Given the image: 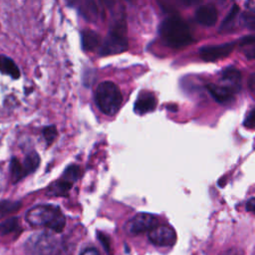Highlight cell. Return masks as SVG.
<instances>
[{
	"label": "cell",
	"instance_id": "obj_1",
	"mask_svg": "<svg viewBox=\"0 0 255 255\" xmlns=\"http://www.w3.org/2000/svg\"><path fill=\"white\" fill-rule=\"evenodd\" d=\"M159 34L164 44L170 48H183L193 41L188 25L176 15L168 16L162 21L159 27Z\"/></svg>",
	"mask_w": 255,
	"mask_h": 255
},
{
	"label": "cell",
	"instance_id": "obj_2",
	"mask_svg": "<svg viewBox=\"0 0 255 255\" xmlns=\"http://www.w3.org/2000/svg\"><path fill=\"white\" fill-rule=\"evenodd\" d=\"M27 221L33 226H44L54 232H62L66 219L61 210L53 205H37L31 208L26 214Z\"/></svg>",
	"mask_w": 255,
	"mask_h": 255
},
{
	"label": "cell",
	"instance_id": "obj_3",
	"mask_svg": "<svg viewBox=\"0 0 255 255\" xmlns=\"http://www.w3.org/2000/svg\"><path fill=\"white\" fill-rule=\"evenodd\" d=\"M127 24L125 17H121L113 22L109 33L105 38L100 48L101 56L117 55L125 52L128 49Z\"/></svg>",
	"mask_w": 255,
	"mask_h": 255
},
{
	"label": "cell",
	"instance_id": "obj_4",
	"mask_svg": "<svg viewBox=\"0 0 255 255\" xmlns=\"http://www.w3.org/2000/svg\"><path fill=\"white\" fill-rule=\"evenodd\" d=\"M95 100L98 108L105 115L114 116L121 108L123 96L115 83L105 81L98 85L95 93Z\"/></svg>",
	"mask_w": 255,
	"mask_h": 255
},
{
	"label": "cell",
	"instance_id": "obj_5",
	"mask_svg": "<svg viewBox=\"0 0 255 255\" xmlns=\"http://www.w3.org/2000/svg\"><path fill=\"white\" fill-rule=\"evenodd\" d=\"M26 248L33 255H58L62 243L56 235L42 232L32 235L26 242Z\"/></svg>",
	"mask_w": 255,
	"mask_h": 255
},
{
	"label": "cell",
	"instance_id": "obj_6",
	"mask_svg": "<svg viewBox=\"0 0 255 255\" xmlns=\"http://www.w3.org/2000/svg\"><path fill=\"white\" fill-rule=\"evenodd\" d=\"M148 239L152 244L156 246H171L176 241V233L174 229L169 225H155L149 230Z\"/></svg>",
	"mask_w": 255,
	"mask_h": 255
},
{
	"label": "cell",
	"instance_id": "obj_7",
	"mask_svg": "<svg viewBox=\"0 0 255 255\" xmlns=\"http://www.w3.org/2000/svg\"><path fill=\"white\" fill-rule=\"evenodd\" d=\"M235 45V42H228L218 45L204 46L199 50V55L205 62H215L226 58L234 50Z\"/></svg>",
	"mask_w": 255,
	"mask_h": 255
},
{
	"label": "cell",
	"instance_id": "obj_8",
	"mask_svg": "<svg viewBox=\"0 0 255 255\" xmlns=\"http://www.w3.org/2000/svg\"><path fill=\"white\" fill-rule=\"evenodd\" d=\"M157 223V218L149 213H138L133 216L126 226L128 233L137 235L150 230Z\"/></svg>",
	"mask_w": 255,
	"mask_h": 255
},
{
	"label": "cell",
	"instance_id": "obj_9",
	"mask_svg": "<svg viewBox=\"0 0 255 255\" xmlns=\"http://www.w3.org/2000/svg\"><path fill=\"white\" fill-rule=\"evenodd\" d=\"M218 19V12L212 4H205L199 6L195 11V20L202 26L211 27Z\"/></svg>",
	"mask_w": 255,
	"mask_h": 255
},
{
	"label": "cell",
	"instance_id": "obj_10",
	"mask_svg": "<svg viewBox=\"0 0 255 255\" xmlns=\"http://www.w3.org/2000/svg\"><path fill=\"white\" fill-rule=\"evenodd\" d=\"M220 82L221 85L236 93L241 87V73L234 67H228L221 72Z\"/></svg>",
	"mask_w": 255,
	"mask_h": 255
},
{
	"label": "cell",
	"instance_id": "obj_11",
	"mask_svg": "<svg viewBox=\"0 0 255 255\" xmlns=\"http://www.w3.org/2000/svg\"><path fill=\"white\" fill-rule=\"evenodd\" d=\"M156 107V99L152 93L142 92L138 95L134 103V111L139 114H146L153 111Z\"/></svg>",
	"mask_w": 255,
	"mask_h": 255
},
{
	"label": "cell",
	"instance_id": "obj_12",
	"mask_svg": "<svg viewBox=\"0 0 255 255\" xmlns=\"http://www.w3.org/2000/svg\"><path fill=\"white\" fill-rule=\"evenodd\" d=\"M76 6L79 8L80 14L90 22H95L98 18L99 11L96 0H78Z\"/></svg>",
	"mask_w": 255,
	"mask_h": 255
},
{
	"label": "cell",
	"instance_id": "obj_13",
	"mask_svg": "<svg viewBox=\"0 0 255 255\" xmlns=\"http://www.w3.org/2000/svg\"><path fill=\"white\" fill-rule=\"evenodd\" d=\"M101 43L100 35L91 29H85L81 33V45L84 51H94Z\"/></svg>",
	"mask_w": 255,
	"mask_h": 255
},
{
	"label": "cell",
	"instance_id": "obj_14",
	"mask_svg": "<svg viewBox=\"0 0 255 255\" xmlns=\"http://www.w3.org/2000/svg\"><path fill=\"white\" fill-rule=\"evenodd\" d=\"M207 91L212 96V98L217 101L218 103H226L230 101L233 97V92L223 85H215V84H208L206 86Z\"/></svg>",
	"mask_w": 255,
	"mask_h": 255
},
{
	"label": "cell",
	"instance_id": "obj_15",
	"mask_svg": "<svg viewBox=\"0 0 255 255\" xmlns=\"http://www.w3.org/2000/svg\"><path fill=\"white\" fill-rule=\"evenodd\" d=\"M0 71L13 79H18L20 77V71L14 61L3 55H0Z\"/></svg>",
	"mask_w": 255,
	"mask_h": 255
},
{
	"label": "cell",
	"instance_id": "obj_16",
	"mask_svg": "<svg viewBox=\"0 0 255 255\" xmlns=\"http://www.w3.org/2000/svg\"><path fill=\"white\" fill-rule=\"evenodd\" d=\"M39 163H40V158H39V155L37 154V152L32 151V152L28 153L24 159V162L21 163L24 175L26 176L27 174L36 170V168L39 166Z\"/></svg>",
	"mask_w": 255,
	"mask_h": 255
},
{
	"label": "cell",
	"instance_id": "obj_17",
	"mask_svg": "<svg viewBox=\"0 0 255 255\" xmlns=\"http://www.w3.org/2000/svg\"><path fill=\"white\" fill-rule=\"evenodd\" d=\"M20 227L19 221L16 217L9 218L5 221H2L0 223V234L1 235H6L9 233H13L16 230H18Z\"/></svg>",
	"mask_w": 255,
	"mask_h": 255
},
{
	"label": "cell",
	"instance_id": "obj_18",
	"mask_svg": "<svg viewBox=\"0 0 255 255\" xmlns=\"http://www.w3.org/2000/svg\"><path fill=\"white\" fill-rule=\"evenodd\" d=\"M10 172H11V178L13 182H17L21 178H23L25 175L23 173L22 164L19 161L18 158H13L10 163Z\"/></svg>",
	"mask_w": 255,
	"mask_h": 255
},
{
	"label": "cell",
	"instance_id": "obj_19",
	"mask_svg": "<svg viewBox=\"0 0 255 255\" xmlns=\"http://www.w3.org/2000/svg\"><path fill=\"white\" fill-rule=\"evenodd\" d=\"M20 202H14L10 200L0 201V216L7 215L12 212H16L20 208Z\"/></svg>",
	"mask_w": 255,
	"mask_h": 255
},
{
	"label": "cell",
	"instance_id": "obj_20",
	"mask_svg": "<svg viewBox=\"0 0 255 255\" xmlns=\"http://www.w3.org/2000/svg\"><path fill=\"white\" fill-rule=\"evenodd\" d=\"M238 13H239V8H238V6L233 5V7H232L231 10L229 11V13L226 15L224 21L222 22L221 29H225L226 27H230V26L233 24V22H234L236 16L238 15Z\"/></svg>",
	"mask_w": 255,
	"mask_h": 255
},
{
	"label": "cell",
	"instance_id": "obj_21",
	"mask_svg": "<svg viewBox=\"0 0 255 255\" xmlns=\"http://www.w3.org/2000/svg\"><path fill=\"white\" fill-rule=\"evenodd\" d=\"M43 134H44V137H45L47 143L51 144L55 140V138L57 137V129L54 126L47 127V128H44Z\"/></svg>",
	"mask_w": 255,
	"mask_h": 255
},
{
	"label": "cell",
	"instance_id": "obj_22",
	"mask_svg": "<svg viewBox=\"0 0 255 255\" xmlns=\"http://www.w3.org/2000/svg\"><path fill=\"white\" fill-rule=\"evenodd\" d=\"M244 124L247 128H253V126H254V111L253 110H251L250 113L248 114Z\"/></svg>",
	"mask_w": 255,
	"mask_h": 255
},
{
	"label": "cell",
	"instance_id": "obj_23",
	"mask_svg": "<svg viewBox=\"0 0 255 255\" xmlns=\"http://www.w3.org/2000/svg\"><path fill=\"white\" fill-rule=\"evenodd\" d=\"M179 4L185 6V7H188V6H192V5H195L197 4L200 0H176Z\"/></svg>",
	"mask_w": 255,
	"mask_h": 255
},
{
	"label": "cell",
	"instance_id": "obj_24",
	"mask_svg": "<svg viewBox=\"0 0 255 255\" xmlns=\"http://www.w3.org/2000/svg\"><path fill=\"white\" fill-rule=\"evenodd\" d=\"M99 239L101 240L102 244L106 247V249H107V250H109V238H108L105 234L99 233Z\"/></svg>",
	"mask_w": 255,
	"mask_h": 255
},
{
	"label": "cell",
	"instance_id": "obj_25",
	"mask_svg": "<svg viewBox=\"0 0 255 255\" xmlns=\"http://www.w3.org/2000/svg\"><path fill=\"white\" fill-rule=\"evenodd\" d=\"M81 255H100V254H99V251L96 248L91 247V248H88L85 251H83Z\"/></svg>",
	"mask_w": 255,
	"mask_h": 255
},
{
	"label": "cell",
	"instance_id": "obj_26",
	"mask_svg": "<svg viewBox=\"0 0 255 255\" xmlns=\"http://www.w3.org/2000/svg\"><path fill=\"white\" fill-rule=\"evenodd\" d=\"M102 3L108 8V9H113L115 8V5H116V0H101Z\"/></svg>",
	"mask_w": 255,
	"mask_h": 255
},
{
	"label": "cell",
	"instance_id": "obj_27",
	"mask_svg": "<svg viewBox=\"0 0 255 255\" xmlns=\"http://www.w3.org/2000/svg\"><path fill=\"white\" fill-rule=\"evenodd\" d=\"M245 6L248 10H250V12H254V8H255V0H247L245 3Z\"/></svg>",
	"mask_w": 255,
	"mask_h": 255
},
{
	"label": "cell",
	"instance_id": "obj_28",
	"mask_svg": "<svg viewBox=\"0 0 255 255\" xmlns=\"http://www.w3.org/2000/svg\"><path fill=\"white\" fill-rule=\"evenodd\" d=\"M254 198H250L249 201H247V210L250 211V212H253L254 211Z\"/></svg>",
	"mask_w": 255,
	"mask_h": 255
},
{
	"label": "cell",
	"instance_id": "obj_29",
	"mask_svg": "<svg viewBox=\"0 0 255 255\" xmlns=\"http://www.w3.org/2000/svg\"><path fill=\"white\" fill-rule=\"evenodd\" d=\"M77 1H78V0H66L67 4H68L69 6H71V7H75L76 4H77Z\"/></svg>",
	"mask_w": 255,
	"mask_h": 255
},
{
	"label": "cell",
	"instance_id": "obj_30",
	"mask_svg": "<svg viewBox=\"0 0 255 255\" xmlns=\"http://www.w3.org/2000/svg\"><path fill=\"white\" fill-rule=\"evenodd\" d=\"M254 74L251 75V78H250V89L253 91L254 90Z\"/></svg>",
	"mask_w": 255,
	"mask_h": 255
},
{
	"label": "cell",
	"instance_id": "obj_31",
	"mask_svg": "<svg viewBox=\"0 0 255 255\" xmlns=\"http://www.w3.org/2000/svg\"><path fill=\"white\" fill-rule=\"evenodd\" d=\"M128 3H134L136 0H127Z\"/></svg>",
	"mask_w": 255,
	"mask_h": 255
},
{
	"label": "cell",
	"instance_id": "obj_32",
	"mask_svg": "<svg viewBox=\"0 0 255 255\" xmlns=\"http://www.w3.org/2000/svg\"><path fill=\"white\" fill-rule=\"evenodd\" d=\"M216 1H218V2H223V1H225V0H216Z\"/></svg>",
	"mask_w": 255,
	"mask_h": 255
}]
</instances>
